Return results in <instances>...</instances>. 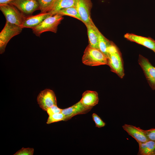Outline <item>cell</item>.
I'll return each mask as SVG.
<instances>
[{
  "label": "cell",
  "mask_w": 155,
  "mask_h": 155,
  "mask_svg": "<svg viewBox=\"0 0 155 155\" xmlns=\"http://www.w3.org/2000/svg\"><path fill=\"white\" fill-rule=\"evenodd\" d=\"M82 61L84 64L89 66L107 65V57L99 49L88 45L84 52Z\"/></svg>",
  "instance_id": "cell-1"
},
{
  "label": "cell",
  "mask_w": 155,
  "mask_h": 155,
  "mask_svg": "<svg viewBox=\"0 0 155 155\" xmlns=\"http://www.w3.org/2000/svg\"><path fill=\"white\" fill-rule=\"evenodd\" d=\"M63 19L62 16L58 14L50 16L32 29L33 33L37 36H40L42 33L46 32L56 33L58 26Z\"/></svg>",
  "instance_id": "cell-2"
},
{
  "label": "cell",
  "mask_w": 155,
  "mask_h": 155,
  "mask_svg": "<svg viewBox=\"0 0 155 155\" xmlns=\"http://www.w3.org/2000/svg\"><path fill=\"white\" fill-rule=\"evenodd\" d=\"M0 9L6 21L21 26L26 17L16 7L9 3L0 5Z\"/></svg>",
  "instance_id": "cell-3"
},
{
  "label": "cell",
  "mask_w": 155,
  "mask_h": 155,
  "mask_svg": "<svg viewBox=\"0 0 155 155\" xmlns=\"http://www.w3.org/2000/svg\"><path fill=\"white\" fill-rule=\"evenodd\" d=\"M22 28L20 26L6 21L5 25L0 33V54L5 51L7 44L13 36L21 32Z\"/></svg>",
  "instance_id": "cell-4"
},
{
  "label": "cell",
  "mask_w": 155,
  "mask_h": 155,
  "mask_svg": "<svg viewBox=\"0 0 155 155\" xmlns=\"http://www.w3.org/2000/svg\"><path fill=\"white\" fill-rule=\"evenodd\" d=\"M92 4L91 0H75L76 7L82 21L85 24L93 23L91 16Z\"/></svg>",
  "instance_id": "cell-5"
},
{
  "label": "cell",
  "mask_w": 155,
  "mask_h": 155,
  "mask_svg": "<svg viewBox=\"0 0 155 155\" xmlns=\"http://www.w3.org/2000/svg\"><path fill=\"white\" fill-rule=\"evenodd\" d=\"M38 104L44 111H46L51 107L57 105V101L54 91L46 89L41 92L38 94L37 98Z\"/></svg>",
  "instance_id": "cell-6"
},
{
  "label": "cell",
  "mask_w": 155,
  "mask_h": 155,
  "mask_svg": "<svg viewBox=\"0 0 155 155\" xmlns=\"http://www.w3.org/2000/svg\"><path fill=\"white\" fill-rule=\"evenodd\" d=\"M138 62L152 89L155 90V67L146 58L140 55Z\"/></svg>",
  "instance_id": "cell-7"
},
{
  "label": "cell",
  "mask_w": 155,
  "mask_h": 155,
  "mask_svg": "<svg viewBox=\"0 0 155 155\" xmlns=\"http://www.w3.org/2000/svg\"><path fill=\"white\" fill-rule=\"evenodd\" d=\"M107 64L111 71L117 74L121 78H123L125 73L123 60L119 51L114 53L108 54Z\"/></svg>",
  "instance_id": "cell-8"
},
{
  "label": "cell",
  "mask_w": 155,
  "mask_h": 155,
  "mask_svg": "<svg viewBox=\"0 0 155 155\" xmlns=\"http://www.w3.org/2000/svg\"><path fill=\"white\" fill-rule=\"evenodd\" d=\"M9 3L14 6L25 15L31 16L34 11L40 10L37 0H13Z\"/></svg>",
  "instance_id": "cell-9"
},
{
  "label": "cell",
  "mask_w": 155,
  "mask_h": 155,
  "mask_svg": "<svg viewBox=\"0 0 155 155\" xmlns=\"http://www.w3.org/2000/svg\"><path fill=\"white\" fill-rule=\"evenodd\" d=\"M92 108L85 106L80 101L69 107L62 109L61 113L65 116L64 121H66L76 115L87 113Z\"/></svg>",
  "instance_id": "cell-10"
},
{
  "label": "cell",
  "mask_w": 155,
  "mask_h": 155,
  "mask_svg": "<svg viewBox=\"0 0 155 155\" xmlns=\"http://www.w3.org/2000/svg\"><path fill=\"white\" fill-rule=\"evenodd\" d=\"M51 15L48 12L40 13L34 16H30L26 17L21 27L29 28L32 29L40 24L46 18Z\"/></svg>",
  "instance_id": "cell-11"
},
{
  "label": "cell",
  "mask_w": 155,
  "mask_h": 155,
  "mask_svg": "<svg viewBox=\"0 0 155 155\" xmlns=\"http://www.w3.org/2000/svg\"><path fill=\"white\" fill-rule=\"evenodd\" d=\"M122 127L129 135L133 138L138 143L145 142L149 140L143 129L139 127L125 124L122 126Z\"/></svg>",
  "instance_id": "cell-12"
},
{
  "label": "cell",
  "mask_w": 155,
  "mask_h": 155,
  "mask_svg": "<svg viewBox=\"0 0 155 155\" xmlns=\"http://www.w3.org/2000/svg\"><path fill=\"white\" fill-rule=\"evenodd\" d=\"M124 37L130 41L142 45L153 51L155 50V41L151 38L130 33H126Z\"/></svg>",
  "instance_id": "cell-13"
},
{
  "label": "cell",
  "mask_w": 155,
  "mask_h": 155,
  "mask_svg": "<svg viewBox=\"0 0 155 155\" xmlns=\"http://www.w3.org/2000/svg\"><path fill=\"white\" fill-rule=\"evenodd\" d=\"M80 101L85 106L92 108L98 102V94L96 91L86 90L82 94Z\"/></svg>",
  "instance_id": "cell-14"
},
{
  "label": "cell",
  "mask_w": 155,
  "mask_h": 155,
  "mask_svg": "<svg viewBox=\"0 0 155 155\" xmlns=\"http://www.w3.org/2000/svg\"><path fill=\"white\" fill-rule=\"evenodd\" d=\"M88 39L89 45L93 48L99 49L98 31L94 23L86 25Z\"/></svg>",
  "instance_id": "cell-15"
},
{
  "label": "cell",
  "mask_w": 155,
  "mask_h": 155,
  "mask_svg": "<svg viewBox=\"0 0 155 155\" xmlns=\"http://www.w3.org/2000/svg\"><path fill=\"white\" fill-rule=\"evenodd\" d=\"M75 0H55L52 7L48 12L51 15L56 14L60 10L75 7Z\"/></svg>",
  "instance_id": "cell-16"
},
{
  "label": "cell",
  "mask_w": 155,
  "mask_h": 155,
  "mask_svg": "<svg viewBox=\"0 0 155 155\" xmlns=\"http://www.w3.org/2000/svg\"><path fill=\"white\" fill-rule=\"evenodd\" d=\"M138 143L139 145L138 155H151L155 149V142L149 140L145 142Z\"/></svg>",
  "instance_id": "cell-17"
},
{
  "label": "cell",
  "mask_w": 155,
  "mask_h": 155,
  "mask_svg": "<svg viewBox=\"0 0 155 155\" xmlns=\"http://www.w3.org/2000/svg\"><path fill=\"white\" fill-rule=\"evenodd\" d=\"M56 14L61 16H67L76 18L81 21V19L75 7H72L61 9Z\"/></svg>",
  "instance_id": "cell-18"
},
{
  "label": "cell",
  "mask_w": 155,
  "mask_h": 155,
  "mask_svg": "<svg viewBox=\"0 0 155 155\" xmlns=\"http://www.w3.org/2000/svg\"><path fill=\"white\" fill-rule=\"evenodd\" d=\"M110 42L105 37L99 30L98 31L99 49L106 56V49Z\"/></svg>",
  "instance_id": "cell-19"
},
{
  "label": "cell",
  "mask_w": 155,
  "mask_h": 155,
  "mask_svg": "<svg viewBox=\"0 0 155 155\" xmlns=\"http://www.w3.org/2000/svg\"><path fill=\"white\" fill-rule=\"evenodd\" d=\"M41 13L48 12L52 7L55 0H37Z\"/></svg>",
  "instance_id": "cell-20"
},
{
  "label": "cell",
  "mask_w": 155,
  "mask_h": 155,
  "mask_svg": "<svg viewBox=\"0 0 155 155\" xmlns=\"http://www.w3.org/2000/svg\"><path fill=\"white\" fill-rule=\"evenodd\" d=\"M65 117L64 115L61 113L51 115H49L46 123L49 124L61 121H64Z\"/></svg>",
  "instance_id": "cell-21"
},
{
  "label": "cell",
  "mask_w": 155,
  "mask_h": 155,
  "mask_svg": "<svg viewBox=\"0 0 155 155\" xmlns=\"http://www.w3.org/2000/svg\"><path fill=\"white\" fill-rule=\"evenodd\" d=\"M93 120L95 123L96 127L100 128L106 125L100 118L96 114L93 113L92 115Z\"/></svg>",
  "instance_id": "cell-22"
},
{
  "label": "cell",
  "mask_w": 155,
  "mask_h": 155,
  "mask_svg": "<svg viewBox=\"0 0 155 155\" xmlns=\"http://www.w3.org/2000/svg\"><path fill=\"white\" fill-rule=\"evenodd\" d=\"M34 152V149L33 148H25L23 147L13 154V155H32L33 154Z\"/></svg>",
  "instance_id": "cell-23"
},
{
  "label": "cell",
  "mask_w": 155,
  "mask_h": 155,
  "mask_svg": "<svg viewBox=\"0 0 155 155\" xmlns=\"http://www.w3.org/2000/svg\"><path fill=\"white\" fill-rule=\"evenodd\" d=\"M143 131L149 140L155 142V128Z\"/></svg>",
  "instance_id": "cell-24"
},
{
  "label": "cell",
  "mask_w": 155,
  "mask_h": 155,
  "mask_svg": "<svg viewBox=\"0 0 155 155\" xmlns=\"http://www.w3.org/2000/svg\"><path fill=\"white\" fill-rule=\"evenodd\" d=\"M62 109L58 107L57 105L53 106L46 111L49 115L56 113H61Z\"/></svg>",
  "instance_id": "cell-25"
},
{
  "label": "cell",
  "mask_w": 155,
  "mask_h": 155,
  "mask_svg": "<svg viewBox=\"0 0 155 155\" xmlns=\"http://www.w3.org/2000/svg\"><path fill=\"white\" fill-rule=\"evenodd\" d=\"M118 51L117 46L111 41L106 49V56L108 54L114 53Z\"/></svg>",
  "instance_id": "cell-26"
},
{
  "label": "cell",
  "mask_w": 155,
  "mask_h": 155,
  "mask_svg": "<svg viewBox=\"0 0 155 155\" xmlns=\"http://www.w3.org/2000/svg\"><path fill=\"white\" fill-rule=\"evenodd\" d=\"M13 0H0V5L9 4Z\"/></svg>",
  "instance_id": "cell-27"
},
{
  "label": "cell",
  "mask_w": 155,
  "mask_h": 155,
  "mask_svg": "<svg viewBox=\"0 0 155 155\" xmlns=\"http://www.w3.org/2000/svg\"><path fill=\"white\" fill-rule=\"evenodd\" d=\"M151 155H155V149L153 152L152 153Z\"/></svg>",
  "instance_id": "cell-28"
},
{
  "label": "cell",
  "mask_w": 155,
  "mask_h": 155,
  "mask_svg": "<svg viewBox=\"0 0 155 155\" xmlns=\"http://www.w3.org/2000/svg\"><path fill=\"white\" fill-rule=\"evenodd\" d=\"M154 51V52L155 53V50L154 51Z\"/></svg>",
  "instance_id": "cell-29"
}]
</instances>
